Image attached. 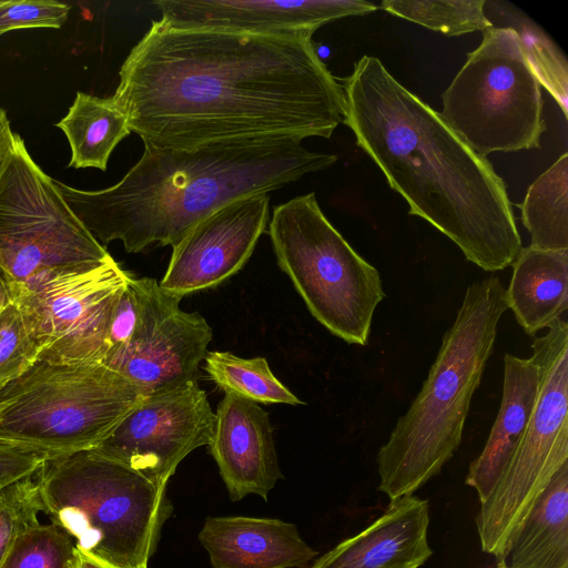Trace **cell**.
Here are the masks:
<instances>
[{
  "instance_id": "6da1fadb",
  "label": "cell",
  "mask_w": 568,
  "mask_h": 568,
  "mask_svg": "<svg viewBox=\"0 0 568 568\" xmlns=\"http://www.w3.org/2000/svg\"><path fill=\"white\" fill-rule=\"evenodd\" d=\"M110 98L144 146L331 138L345 95L308 34L180 29L153 20Z\"/></svg>"
},
{
  "instance_id": "7a4b0ae2",
  "label": "cell",
  "mask_w": 568,
  "mask_h": 568,
  "mask_svg": "<svg viewBox=\"0 0 568 568\" xmlns=\"http://www.w3.org/2000/svg\"><path fill=\"white\" fill-rule=\"evenodd\" d=\"M342 82L343 122L405 199L408 213L432 224L484 271L510 266L521 239L506 184L487 158L376 57H362Z\"/></svg>"
},
{
  "instance_id": "3957f363",
  "label": "cell",
  "mask_w": 568,
  "mask_h": 568,
  "mask_svg": "<svg viewBox=\"0 0 568 568\" xmlns=\"http://www.w3.org/2000/svg\"><path fill=\"white\" fill-rule=\"evenodd\" d=\"M337 155L305 149L294 138L261 136L191 149L144 146L122 180L83 191L53 180L62 197L104 246L128 253L175 246L197 223L232 201L323 171Z\"/></svg>"
},
{
  "instance_id": "277c9868",
  "label": "cell",
  "mask_w": 568,
  "mask_h": 568,
  "mask_svg": "<svg viewBox=\"0 0 568 568\" xmlns=\"http://www.w3.org/2000/svg\"><path fill=\"white\" fill-rule=\"evenodd\" d=\"M507 308L506 288L496 275L466 288L419 393L378 450V489L390 500L413 495L458 449Z\"/></svg>"
},
{
  "instance_id": "5b68a950",
  "label": "cell",
  "mask_w": 568,
  "mask_h": 568,
  "mask_svg": "<svg viewBox=\"0 0 568 568\" xmlns=\"http://www.w3.org/2000/svg\"><path fill=\"white\" fill-rule=\"evenodd\" d=\"M41 511L74 548L114 568H148L171 506L165 490L93 449L45 462Z\"/></svg>"
},
{
  "instance_id": "8992f818",
  "label": "cell",
  "mask_w": 568,
  "mask_h": 568,
  "mask_svg": "<svg viewBox=\"0 0 568 568\" xmlns=\"http://www.w3.org/2000/svg\"><path fill=\"white\" fill-rule=\"evenodd\" d=\"M143 397L102 362L38 358L0 389V440L38 449L50 459L90 450Z\"/></svg>"
},
{
  "instance_id": "52a82bcc",
  "label": "cell",
  "mask_w": 568,
  "mask_h": 568,
  "mask_svg": "<svg viewBox=\"0 0 568 568\" xmlns=\"http://www.w3.org/2000/svg\"><path fill=\"white\" fill-rule=\"evenodd\" d=\"M268 234L278 266L311 314L344 342L367 345L386 296L379 273L331 224L315 193L275 206Z\"/></svg>"
},
{
  "instance_id": "ba28073f",
  "label": "cell",
  "mask_w": 568,
  "mask_h": 568,
  "mask_svg": "<svg viewBox=\"0 0 568 568\" xmlns=\"http://www.w3.org/2000/svg\"><path fill=\"white\" fill-rule=\"evenodd\" d=\"M443 119L478 154L540 148L541 85L517 32L483 31L481 43L443 93Z\"/></svg>"
},
{
  "instance_id": "9c48e42d",
  "label": "cell",
  "mask_w": 568,
  "mask_h": 568,
  "mask_svg": "<svg viewBox=\"0 0 568 568\" xmlns=\"http://www.w3.org/2000/svg\"><path fill=\"white\" fill-rule=\"evenodd\" d=\"M112 261L14 132L0 164V268L10 288Z\"/></svg>"
},
{
  "instance_id": "30bf717a",
  "label": "cell",
  "mask_w": 568,
  "mask_h": 568,
  "mask_svg": "<svg viewBox=\"0 0 568 568\" xmlns=\"http://www.w3.org/2000/svg\"><path fill=\"white\" fill-rule=\"evenodd\" d=\"M129 273L112 261L99 267L11 287L39 347L40 359L102 362L112 315Z\"/></svg>"
},
{
  "instance_id": "8fae6325",
  "label": "cell",
  "mask_w": 568,
  "mask_h": 568,
  "mask_svg": "<svg viewBox=\"0 0 568 568\" xmlns=\"http://www.w3.org/2000/svg\"><path fill=\"white\" fill-rule=\"evenodd\" d=\"M138 302V323L128 346L102 363L148 396L197 382L212 328L199 313L180 308L181 298L156 280L130 274Z\"/></svg>"
},
{
  "instance_id": "7c38bea8",
  "label": "cell",
  "mask_w": 568,
  "mask_h": 568,
  "mask_svg": "<svg viewBox=\"0 0 568 568\" xmlns=\"http://www.w3.org/2000/svg\"><path fill=\"white\" fill-rule=\"evenodd\" d=\"M214 427L215 413L196 382L144 396L93 450L165 490L178 465L211 444Z\"/></svg>"
},
{
  "instance_id": "4fadbf2b",
  "label": "cell",
  "mask_w": 568,
  "mask_h": 568,
  "mask_svg": "<svg viewBox=\"0 0 568 568\" xmlns=\"http://www.w3.org/2000/svg\"><path fill=\"white\" fill-rule=\"evenodd\" d=\"M270 200V193L243 196L197 223L172 247L160 287L182 300L237 273L265 231Z\"/></svg>"
},
{
  "instance_id": "5bb4252c",
  "label": "cell",
  "mask_w": 568,
  "mask_h": 568,
  "mask_svg": "<svg viewBox=\"0 0 568 568\" xmlns=\"http://www.w3.org/2000/svg\"><path fill=\"white\" fill-rule=\"evenodd\" d=\"M154 6L173 28L308 36L327 22L377 9L365 0H158Z\"/></svg>"
},
{
  "instance_id": "9a60e30c",
  "label": "cell",
  "mask_w": 568,
  "mask_h": 568,
  "mask_svg": "<svg viewBox=\"0 0 568 568\" xmlns=\"http://www.w3.org/2000/svg\"><path fill=\"white\" fill-rule=\"evenodd\" d=\"M209 447L232 500L266 499L282 478L268 414L251 399L224 395Z\"/></svg>"
},
{
  "instance_id": "2e32d148",
  "label": "cell",
  "mask_w": 568,
  "mask_h": 568,
  "mask_svg": "<svg viewBox=\"0 0 568 568\" xmlns=\"http://www.w3.org/2000/svg\"><path fill=\"white\" fill-rule=\"evenodd\" d=\"M428 501L413 495L390 500L367 528L345 539L311 568H419L433 555Z\"/></svg>"
},
{
  "instance_id": "e0dca14e",
  "label": "cell",
  "mask_w": 568,
  "mask_h": 568,
  "mask_svg": "<svg viewBox=\"0 0 568 568\" xmlns=\"http://www.w3.org/2000/svg\"><path fill=\"white\" fill-rule=\"evenodd\" d=\"M199 539L214 568H304L317 556L295 525L271 518L209 517Z\"/></svg>"
},
{
  "instance_id": "ac0fdd59",
  "label": "cell",
  "mask_w": 568,
  "mask_h": 568,
  "mask_svg": "<svg viewBox=\"0 0 568 568\" xmlns=\"http://www.w3.org/2000/svg\"><path fill=\"white\" fill-rule=\"evenodd\" d=\"M539 387L534 357L504 356L500 407L486 444L469 466L466 484L484 503L516 450L530 419Z\"/></svg>"
},
{
  "instance_id": "d6986e66",
  "label": "cell",
  "mask_w": 568,
  "mask_h": 568,
  "mask_svg": "<svg viewBox=\"0 0 568 568\" xmlns=\"http://www.w3.org/2000/svg\"><path fill=\"white\" fill-rule=\"evenodd\" d=\"M506 301L528 335L548 328L568 308V250L523 247L511 264Z\"/></svg>"
},
{
  "instance_id": "ffe728a7",
  "label": "cell",
  "mask_w": 568,
  "mask_h": 568,
  "mask_svg": "<svg viewBox=\"0 0 568 568\" xmlns=\"http://www.w3.org/2000/svg\"><path fill=\"white\" fill-rule=\"evenodd\" d=\"M508 568H568V462L515 531Z\"/></svg>"
},
{
  "instance_id": "44dd1931",
  "label": "cell",
  "mask_w": 568,
  "mask_h": 568,
  "mask_svg": "<svg viewBox=\"0 0 568 568\" xmlns=\"http://www.w3.org/2000/svg\"><path fill=\"white\" fill-rule=\"evenodd\" d=\"M55 126L65 134L71 159L68 166L105 171L115 146L131 133L125 115L110 98L78 91L65 116Z\"/></svg>"
},
{
  "instance_id": "7402d4cb",
  "label": "cell",
  "mask_w": 568,
  "mask_h": 568,
  "mask_svg": "<svg viewBox=\"0 0 568 568\" xmlns=\"http://www.w3.org/2000/svg\"><path fill=\"white\" fill-rule=\"evenodd\" d=\"M518 206L530 234V246L547 251L568 250L567 152L537 178Z\"/></svg>"
},
{
  "instance_id": "603a6c76",
  "label": "cell",
  "mask_w": 568,
  "mask_h": 568,
  "mask_svg": "<svg viewBox=\"0 0 568 568\" xmlns=\"http://www.w3.org/2000/svg\"><path fill=\"white\" fill-rule=\"evenodd\" d=\"M204 369L225 393L262 404H304L272 373L264 357L242 358L230 352H207Z\"/></svg>"
},
{
  "instance_id": "cb8c5ba5",
  "label": "cell",
  "mask_w": 568,
  "mask_h": 568,
  "mask_svg": "<svg viewBox=\"0 0 568 568\" xmlns=\"http://www.w3.org/2000/svg\"><path fill=\"white\" fill-rule=\"evenodd\" d=\"M485 0H384L379 7L402 19L448 36L494 27L485 13Z\"/></svg>"
},
{
  "instance_id": "d4e9b609",
  "label": "cell",
  "mask_w": 568,
  "mask_h": 568,
  "mask_svg": "<svg viewBox=\"0 0 568 568\" xmlns=\"http://www.w3.org/2000/svg\"><path fill=\"white\" fill-rule=\"evenodd\" d=\"M74 545L53 523H37L11 544L0 568H69Z\"/></svg>"
},
{
  "instance_id": "484cf974",
  "label": "cell",
  "mask_w": 568,
  "mask_h": 568,
  "mask_svg": "<svg viewBox=\"0 0 568 568\" xmlns=\"http://www.w3.org/2000/svg\"><path fill=\"white\" fill-rule=\"evenodd\" d=\"M514 29L524 48L539 83H541L557 101L565 116L567 110V63L564 55L551 39L528 18H513Z\"/></svg>"
},
{
  "instance_id": "4316f807",
  "label": "cell",
  "mask_w": 568,
  "mask_h": 568,
  "mask_svg": "<svg viewBox=\"0 0 568 568\" xmlns=\"http://www.w3.org/2000/svg\"><path fill=\"white\" fill-rule=\"evenodd\" d=\"M39 357V347L18 304L0 308V389L22 375Z\"/></svg>"
},
{
  "instance_id": "83f0119b",
  "label": "cell",
  "mask_w": 568,
  "mask_h": 568,
  "mask_svg": "<svg viewBox=\"0 0 568 568\" xmlns=\"http://www.w3.org/2000/svg\"><path fill=\"white\" fill-rule=\"evenodd\" d=\"M36 475L0 489V564L14 539L39 523L42 511Z\"/></svg>"
},
{
  "instance_id": "f1b7e54d",
  "label": "cell",
  "mask_w": 568,
  "mask_h": 568,
  "mask_svg": "<svg viewBox=\"0 0 568 568\" xmlns=\"http://www.w3.org/2000/svg\"><path fill=\"white\" fill-rule=\"evenodd\" d=\"M71 7L58 1H0V36L12 30L61 28Z\"/></svg>"
},
{
  "instance_id": "f546056e",
  "label": "cell",
  "mask_w": 568,
  "mask_h": 568,
  "mask_svg": "<svg viewBox=\"0 0 568 568\" xmlns=\"http://www.w3.org/2000/svg\"><path fill=\"white\" fill-rule=\"evenodd\" d=\"M138 313L136 297L128 277L126 285L119 297L112 315L108 336V351L103 361L119 354L128 346L135 331Z\"/></svg>"
},
{
  "instance_id": "4dcf8cb0",
  "label": "cell",
  "mask_w": 568,
  "mask_h": 568,
  "mask_svg": "<svg viewBox=\"0 0 568 568\" xmlns=\"http://www.w3.org/2000/svg\"><path fill=\"white\" fill-rule=\"evenodd\" d=\"M14 132L11 130L9 118L0 108V164L13 145Z\"/></svg>"
},
{
  "instance_id": "1f68e13d",
  "label": "cell",
  "mask_w": 568,
  "mask_h": 568,
  "mask_svg": "<svg viewBox=\"0 0 568 568\" xmlns=\"http://www.w3.org/2000/svg\"><path fill=\"white\" fill-rule=\"evenodd\" d=\"M69 568H114L90 555L74 548L73 558Z\"/></svg>"
},
{
  "instance_id": "d6a6232c",
  "label": "cell",
  "mask_w": 568,
  "mask_h": 568,
  "mask_svg": "<svg viewBox=\"0 0 568 568\" xmlns=\"http://www.w3.org/2000/svg\"><path fill=\"white\" fill-rule=\"evenodd\" d=\"M11 301L10 284L0 268V305H6Z\"/></svg>"
},
{
  "instance_id": "836d02e7",
  "label": "cell",
  "mask_w": 568,
  "mask_h": 568,
  "mask_svg": "<svg viewBox=\"0 0 568 568\" xmlns=\"http://www.w3.org/2000/svg\"><path fill=\"white\" fill-rule=\"evenodd\" d=\"M495 568H508L505 559H499Z\"/></svg>"
},
{
  "instance_id": "e575fe53",
  "label": "cell",
  "mask_w": 568,
  "mask_h": 568,
  "mask_svg": "<svg viewBox=\"0 0 568 568\" xmlns=\"http://www.w3.org/2000/svg\"><path fill=\"white\" fill-rule=\"evenodd\" d=\"M3 305H0V308L2 307Z\"/></svg>"
}]
</instances>
